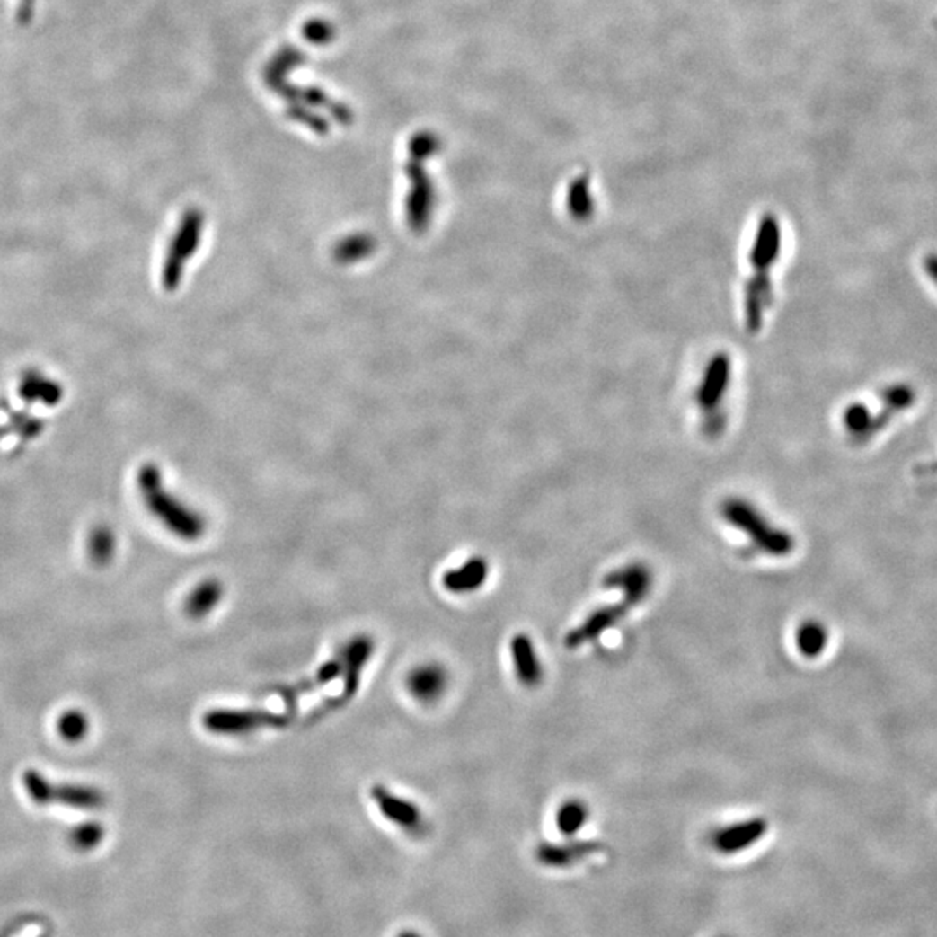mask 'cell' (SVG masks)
I'll use <instances>...</instances> for the list:
<instances>
[{
	"label": "cell",
	"instance_id": "1",
	"mask_svg": "<svg viewBox=\"0 0 937 937\" xmlns=\"http://www.w3.org/2000/svg\"><path fill=\"white\" fill-rule=\"evenodd\" d=\"M137 484L148 510L169 532L182 540H199L202 536L205 533L202 516L184 506L162 486L160 473L155 465H145L139 471Z\"/></svg>",
	"mask_w": 937,
	"mask_h": 937
},
{
	"label": "cell",
	"instance_id": "2",
	"mask_svg": "<svg viewBox=\"0 0 937 937\" xmlns=\"http://www.w3.org/2000/svg\"><path fill=\"white\" fill-rule=\"evenodd\" d=\"M722 517L750 536L752 544L767 556L786 558L795 549V538L774 526L756 506L745 499H728L720 507Z\"/></svg>",
	"mask_w": 937,
	"mask_h": 937
},
{
	"label": "cell",
	"instance_id": "3",
	"mask_svg": "<svg viewBox=\"0 0 937 937\" xmlns=\"http://www.w3.org/2000/svg\"><path fill=\"white\" fill-rule=\"evenodd\" d=\"M780 251V228L776 221L765 219L760 225L759 234H757V245L754 252V268L756 277L747 287V323L752 330L760 329L762 325V314L765 313L769 305L771 296V285H769V268L773 266V261Z\"/></svg>",
	"mask_w": 937,
	"mask_h": 937
},
{
	"label": "cell",
	"instance_id": "4",
	"mask_svg": "<svg viewBox=\"0 0 937 937\" xmlns=\"http://www.w3.org/2000/svg\"><path fill=\"white\" fill-rule=\"evenodd\" d=\"M299 712H271V710L247 709L210 710L203 715V728L214 735H249L262 729H285L296 724Z\"/></svg>",
	"mask_w": 937,
	"mask_h": 937
},
{
	"label": "cell",
	"instance_id": "5",
	"mask_svg": "<svg viewBox=\"0 0 937 937\" xmlns=\"http://www.w3.org/2000/svg\"><path fill=\"white\" fill-rule=\"evenodd\" d=\"M22 782L28 797L42 806L63 804L75 809H98L106 802L104 793L96 786L51 782L46 774L35 769L25 771Z\"/></svg>",
	"mask_w": 937,
	"mask_h": 937
},
{
	"label": "cell",
	"instance_id": "6",
	"mask_svg": "<svg viewBox=\"0 0 937 937\" xmlns=\"http://www.w3.org/2000/svg\"><path fill=\"white\" fill-rule=\"evenodd\" d=\"M603 585L606 588H616L623 594V605L637 606L641 605L653 588V573L651 568L644 562H629L609 571L605 577Z\"/></svg>",
	"mask_w": 937,
	"mask_h": 937
},
{
	"label": "cell",
	"instance_id": "7",
	"mask_svg": "<svg viewBox=\"0 0 937 937\" xmlns=\"http://www.w3.org/2000/svg\"><path fill=\"white\" fill-rule=\"evenodd\" d=\"M629 613L627 605H609L603 608L594 609L579 627H575L571 632L566 633L564 646L570 650H579L585 644L596 641L603 633L613 629L616 623H620Z\"/></svg>",
	"mask_w": 937,
	"mask_h": 937
},
{
	"label": "cell",
	"instance_id": "8",
	"mask_svg": "<svg viewBox=\"0 0 937 937\" xmlns=\"http://www.w3.org/2000/svg\"><path fill=\"white\" fill-rule=\"evenodd\" d=\"M374 653V641L370 635H356L351 639L344 650L340 651V659L344 663L342 676H344V687L340 694L348 698L349 702L355 698L359 685H361V674L365 665Z\"/></svg>",
	"mask_w": 937,
	"mask_h": 937
},
{
	"label": "cell",
	"instance_id": "9",
	"mask_svg": "<svg viewBox=\"0 0 937 937\" xmlns=\"http://www.w3.org/2000/svg\"><path fill=\"white\" fill-rule=\"evenodd\" d=\"M450 683L448 670L441 663H424L415 667L408 676V691L422 703L438 702Z\"/></svg>",
	"mask_w": 937,
	"mask_h": 937
},
{
	"label": "cell",
	"instance_id": "10",
	"mask_svg": "<svg viewBox=\"0 0 937 937\" xmlns=\"http://www.w3.org/2000/svg\"><path fill=\"white\" fill-rule=\"evenodd\" d=\"M510 657L517 681L525 687H536L544 681V665L528 633H517L510 639Z\"/></svg>",
	"mask_w": 937,
	"mask_h": 937
},
{
	"label": "cell",
	"instance_id": "11",
	"mask_svg": "<svg viewBox=\"0 0 937 937\" xmlns=\"http://www.w3.org/2000/svg\"><path fill=\"white\" fill-rule=\"evenodd\" d=\"M342 668H344L342 659H330L325 665H322L311 677L303 679L301 683L278 685V687H273L271 691L285 702L287 709L297 710L296 705H297V700L301 696H305L311 691H316V689H320L323 685H330L333 679H337L342 674Z\"/></svg>",
	"mask_w": 937,
	"mask_h": 937
},
{
	"label": "cell",
	"instance_id": "12",
	"mask_svg": "<svg viewBox=\"0 0 937 937\" xmlns=\"http://www.w3.org/2000/svg\"><path fill=\"white\" fill-rule=\"evenodd\" d=\"M372 799L379 806L380 812L393 823L408 828L417 830L422 825V814L419 808L406 799L394 795L385 786L376 785L372 788Z\"/></svg>",
	"mask_w": 937,
	"mask_h": 937
},
{
	"label": "cell",
	"instance_id": "13",
	"mask_svg": "<svg viewBox=\"0 0 937 937\" xmlns=\"http://www.w3.org/2000/svg\"><path fill=\"white\" fill-rule=\"evenodd\" d=\"M765 830H767L765 819L752 818L748 821L719 830L713 836V842L719 851L736 853V851H741V849L752 845L754 842H757L760 836L765 834Z\"/></svg>",
	"mask_w": 937,
	"mask_h": 937
},
{
	"label": "cell",
	"instance_id": "14",
	"mask_svg": "<svg viewBox=\"0 0 937 937\" xmlns=\"http://www.w3.org/2000/svg\"><path fill=\"white\" fill-rule=\"evenodd\" d=\"M490 575V564L482 558L465 561L462 566L450 570L443 577V585L454 594H467L482 588Z\"/></svg>",
	"mask_w": 937,
	"mask_h": 937
},
{
	"label": "cell",
	"instance_id": "15",
	"mask_svg": "<svg viewBox=\"0 0 937 937\" xmlns=\"http://www.w3.org/2000/svg\"><path fill=\"white\" fill-rule=\"evenodd\" d=\"M223 596H225L223 583L219 582L217 579H207L190 592V596L184 603V609H186L188 616L200 620L208 613H212V609L221 603Z\"/></svg>",
	"mask_w": 937,
	"mask_h": 937
},
{
	"label": "cell",
	"instance_id": "16",
	"mask_svg": "<svg viewBox=\"0 0 937 937\" xmlns=\"http://www.w3.org/2000/svg\"><path fill=\"white\" fill-rule=\"evenodd\" d=\"M20 396L28 403L42 402L44 405L54 406L59 403V400L63 396V389L57 382L48 379L46 376H42L35 370H30L23 374L22 382H20Z\"/></svg>",
	"mask_w": 937,
	"mask_h": 937
},
{
	"label": "cell",
	"instance_id": "17",
	"mask_svg": "<svg viewBox=\"0 0 937 937\" xmlns=\"http://www.w3.org/2000/svg\"><path fill=\"white\" fill-rule=\"evenodd\" d=\"M728 376H729V368H728V359L726 358H717L713 359L712 363V368H710V374L707 372V379L705 384L700 391V403L698 405L703 408L705 415H712L715 410H719L720 405L717 403L724 393H726V384H728Z\"/></svg>",
	"mask_w": 937,
	"mask_h": 937
},
{
	"label": "cell",
	"instance_id": "18",
	"mask_svg": "<svg viewBox=\"0 0 937 937\" xmlns=\"http://www.w3.org/2000/svg\"><path fill=\"white\" fill-rule=\"evenodd\" d=\"M828 646V631L818 620H806L797 631V648L804 659H814L823 655Z\"/></svg>",
	"mask_w": 937,
	"mask_h": 937
},
{
	"label": "cell",
	"instance_id": "19",
	"mask_svg": "<svg viewBox=\"0 0 937 937\" xmlns=\"http://www.w3.org/2000/svg\"><path fill=\"white\" fill-rule=\"evenodd\" d=\"M117 551V536L108 525H98L89 533L87 552L96 566H108L115 558Z\"/></svg>",
	"mask_w": 937,
	"mask_h": 937
},
{
	"label": "cell",
	"instance_id": "20",
	"mask_svg": "<svg viewBox=\"0 0 937 937\" xmlns=\"http://www.w3.org/2000/svg\"><path fill=\"white\" fill-rule=\"evenodd\" d=\"M89 717L82 710H66L57 720V733L68 743L82 741L89 733Z\"/></svg>",
	"mask_w": 937,
	"mask_h": 937
},
{
	"label": "cell",
	"instance_id": "21",
	"mask_svg": "<svg viewBox=\"0 0 937 937\" xmlns=\"http://www.w3.org/2000/svg\"><path fill=\"white\" fill-rule=\"evenodd\" d=\"M301 63H305L303 52H299L294 48H285L283 51L277 54V57L266 68V84L271 87L281 80H285L287 74Z\"/></svg>",
	"mask_w": 937,
	"mask_h": 937
},
{
	"label": "cell",
	"instance_id": "22",
	"mask_svg": "<svg viewBox=\"0 0 937 937\" xmlns=\"http://www.w3.org/2000/svg\"><path fill=\"white\" fill-rule=\"evenodd\" d=\"M587 816H588V811L582 800L573 799V800L564 802L558 812V825L561 832H564L566 835H573L585 825Z\"/></svg>",
	"mask_w": 937,
	"mask_h": 937
},
{
	"label": "cell",
	"instance_id": "23",
	"mask_svg": "<svg viewBox=\"0 0 937 937\" xmlns=\"http://www.w3.org/2000/svg\"><path fill=\"white\" fill-rule=\"evenodd\" d=\"M592 847L594 845H590V844H571V845H564V847L545 845L540 849V856L545 862H568V860H573V858H579V856L590 853Z\"/></svg>",
	"mask_w": 937,
	"mask_h": 937
},
{
	"label": "cell",
	"instance_id": "24",
	"mask_svg": "<svg viewBox=\"0 0 937 937\" xmlns=\"http://www.w3.org/2000/svg\"><path fill=\"white\" fill-rule=\"evenodd\" d=\"M305 39L311 42V44H327L333 37H335V30L325 23V22H320V20H314V22H309L307 25H305L303 30Z\"/></svg>",
	"mask_w": 937,
	"mask_h": 937
},
{
	"label": "cell",
	"instance_id": "25",
	"mask_svg": "<svg viewBox=\"0 0 937 937\" xmlns=\"http://www.w3.org/2000/svg\"><path fill=\"white\" fill-rule=\"evenodd\" d=\"M287 115H288L290 119L297 120V122H303L305 126L314 128L316 132H327V122H325L322 117H318V115L307 111L305 108H301L299 104H292V106H288V108H287Z\"/></svg>",
	"mask_w": 937,
	"mask_h": 937
},
{
	"label": "cell",
	"instance_id": "26",
	"mask_svg": "<svg viewBox=\"0 0 937 937\" xmlns=\"http://www.w3.org/2000/svg\"><path fill=\"white\" fill-rule=\"evenodd\" d=\"M436 148V139L429 134H420L411 143V152L415 155H428Z\"/></svg>",
	"mask_w": 937,
	"mask_h": 937
},
{
	"label": "cell",
	"instance_id": "27",
	"mask_svg": "<svg viewBox=\"0 0 937 937\" xmlns=\"http://www.w3.org/2000/svg\"><path fill=\"white\" fill-rule=\"evenodd\" d=\"M301 102H309L313 106H327V104H330L329 98L320 89H314V87L303 91Z\"/></svg>",
	"mask_w": 937,
	"mask_h": 937
},
{
	"label": "cell",
	"instance_id": "28",
	"mask_svg": "<svg viewBox=\"0 0 937 937\" xmlns=\"http://www.w3.org/2000/svg\"><path fill=\"white\" fill-rule=\"evenodd\" d=\"M403 937H413V936H403Z\"/></svg>",
	"mask_w": 937,
	"mask_h": 937
}]
</instances>
